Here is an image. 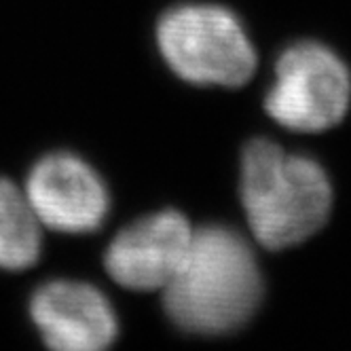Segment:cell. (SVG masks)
I'll list each match as a JSON object with an SVG mask.
<instances>
[{"label": "cell", "mask_w": 351, "mask_h": 351, "mask_svg": "<svg viewBox=\"0 0 351 351\" xmlns=\"http://www.w3.org/2000/svg\"><path fill=\"white\" fill-rule=\"evenodd\" d=\"M163 292L165 311L178 328L227 335L256 311L263 280L247 241L212 224L193 233L189 252Z\"/></svg>", "instance_id": "1"}, {"label": "cell", "mask_w": 351, "mask_h": 351, "mask_svg": "<svg viewBox=\"0 0 351 351\" xmlns=\"http://www.w3.org/2000/svg\"><path fill=\"white\" fill-rule=\"evenodd\" d=\"M241 204L256 241L284 250L315 235L330 216L332 189L313 159L252 140L241 157Z\"/></svg>", "instance_id": "2"}, {"label": "cell", "mask_w": 351, "mask_h": 351, "mask_svg": "<svg viewBox=\"0 0 351 351\" xmlns=\"http://www.w3.org/2000/svg\"><path fill=\"white\" fill-rule=\"evenodd\" d=\"M157 43L180 79L195 85L241 87L256 70V51L239 19L222 7L182 5L157 26Z\"/></svg>", "instance_id": "3"}, {"label": "cell", "mask_w": 351, "mask_h": 351, "mask_svg": "<svg viewBox=\"0 0 351 351\" xmlns=\"http://www.w3.org/2000/svg\"><path fill=\"white\" fill-rule=\"evenodd\" d=\"M349 99L351 77L337 53L317 43H298L280 56L265 108L284 128L313 134L335 128Z\"/></svg>", "instance_id": "4"}, {"label": "cell", "mask_w": 351, "mask_h": 351, "mask_svg": "<svg viewBox=\"0 0 351 351\" xmlns=\"http://www.w3.org/2000/svg\"><path fill=\"white\" fill-rule=\"evenodd\" d=\"M23 193L43 227L60 233L95 231L108 212V191L102 178L83 159L68 153L40 159Z\"/></svg>", "instance_id": "5"}, {"label": "cell", "mask_w": 351, "mask_h": 351, "mask_svg": "<svg viewBox=\"0 0 351 351\" xmlns=\"http://www.w3.org/2000/svg\"><path fill=\"white\" fill-rule=\"evenodd\" d=\"M193 227L180 212L165 210L123 229L106 247L110 278L130 290H163L180 269L193 239Z\"/></svg>", "instance_id": "6"}, {"label": "cell", "mask_w": 351, "mask_h": 351, "mask_svg": "<svg viewBox=\"0 0 351 351\" xmlns=\"http://www.w3.org/2000/svg\"><path fill=\"white\" fill-rule=\"evenodd\" d=\"M45 345L58 351H99L117 339V315L97 288L83 282H49L30 303Z\"/></svg>", "instance_id": "7"}, {"label": "cell", "mask_w": 351, "mask_h": 351, "mask_svg": "<svg viewBox=\"0 0 351 351\" xmlns=\"http://www.w3.org/2000/svg\"><path fill=\"white\" fill-rule=\"evenodd\" d=\"M43 224L26 193L0 178V269L23 271L40 254Z\"/></svg>", "instance_id": "8"}]
</instances>
